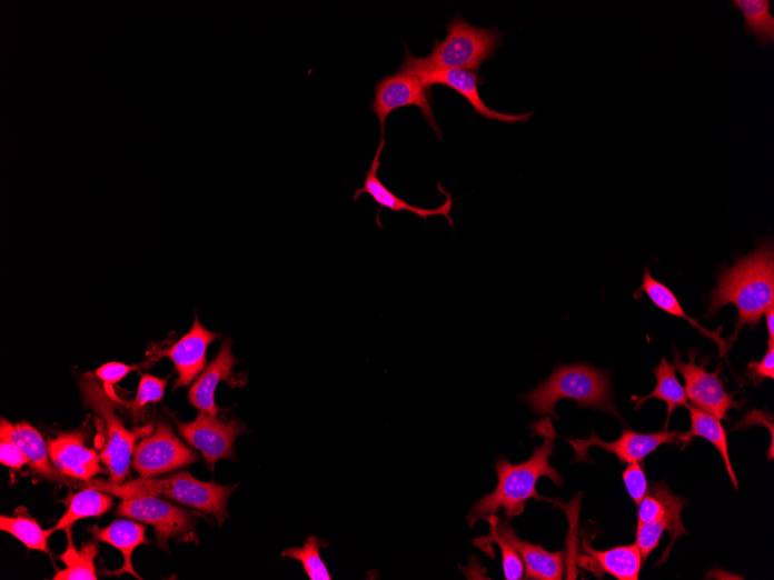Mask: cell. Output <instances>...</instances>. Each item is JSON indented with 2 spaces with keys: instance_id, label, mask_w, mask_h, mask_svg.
Segmentation results:
<instances>
[{
  "instance_id": "cell-1",
  "label": "cell",
  "mask_w": 774,
  "mask_h": 580,
  "mask_svg": "<svg viewBox=\"0 0 774 580\" xmlns=\"http://www.w3.org/2000/svg\"><path fill=\"white\" fill-rule=\"evenodd\" d=\"M535 432L544 437L543 444L534 450L533 457L528 461L513 464L505 458H499L495 462L497 474V487L474 506L467 516L469 528H474L480 519L504 511L506 520L520 516L528 501L542 497L537 491V483L540 478H548L558 488L564 486V479L555 467L549 463V458L556 450L557 433L553 429L552 422L546 419L538 424H534Z\"/></svg>"
},
{
  "instance_id": "cell-2",
  "label": "cell",
  "mask_w": 774,
  "mask_h": 580,
  "mask_svg": "<svg viewBox=\"0 0 774 580\" xmlns=\"http://www.w3.org/2000/svg\"><path fill=\"white\" fill-rule=\"evenodd\" d=\"M728 303L736 307L738 318L727 351L743 326L755 328L765 312L774 307V247L771 239L762 241L752 254L738 258L733 267L723 268L711 296L706 319L717 316Z\"/></svg>"
},
{
  "instance_id": "cell-3",
  "label": "cell",
  "mask_w": 774,
  "mask_h": 580,
  "mask_svg": "<svg viewBox=\"0 0 774 580\" xmlns=\"http://www.w3.org/2000/svg\"><path fill=\"white\" fill-rule=\"evenodd\" d=\"M444 41H434L433 51L426 58H414L405 47V58L399 70L424 78L447 70L478 72L484 62L495 60L496 51L504 44V33L497 29H480L459 14L446 26Z\"/></svg>"
},
{
  "instance_id": "cell-4",
  "label": "cell",
  "mask_w": 774,
  "mask_h": 580,
  "mask_svg": "<svg viewBox=\"0 0 774 580\" xmlns=\"http://www.w3.org/2000/svg\"><path fill=\"white\" fill-rule=\"evenodd\" d=\"M522 399L539 417L549 416L558 420L557 403L574 400L578 407L609 412L623 421L614 401L609 376L587 364L558 367Z\"/></svg>"
},
{
  "instance_id": "cell-5",
  "label": "cell",
  "mask_w": 774,
  "mask_h": 580,
  "mask_svg": "<svg viewBox=\"0 0 774 580\" xmlns=\"http://www.w3.org/2000/svg\"><path fill=\"white\" fill-rule=\"evenodd\" d=\"M89 487L115 494L122 500L137 499V497H168L180 504L214 516L219 527H222L229 517L230 496L238 484L227 487L214 481L201 482L188 472H181L163 479L141 478L119 486L95 480L89 483Z\"/></svg>"
},
{
  "instance_id": "cell-6",
  "label": "cell",
  "mask_w": 774,
  "mask_h": 580,
  "mask_svg": "<svg viewBox=\"0 0 774 580\" xmlns=\"http://www.w3.org/2000/svg\"><path fill=\"white\" fill-rule=\"evenodd\" d=\"M82 400L91 407L105 424L106 446L100 454L101 462L108 468L109 483L119 486L129 476L131 457L140 432L128 430L117 416V399L113 386H101L98 378L88 373L80 380Z\"/></svg>"
},
{
  "instance_id": "cell-7",
  "label": "cell",
  "mask_w": 774,
  "mask_h": 580,
  "mask_svg": "<svg viewBox=\"0 0 774 580\" xmlns=\"http://www.w3.org/2000/svg\"><path fill=\"white\" fill-rule=\"evenodd\" d=\"M404 107H417L441 142L440 128L438 127L433 109V96L430 89L420 77L408 71L399 70L391 76H386L377 81L375 98L370 103L371 112L380 123V137H385V124L395 110Z\"/></svg>"
},
{
  "instance_id": "cell-8",
  "label": "cell",
  "mask_w": 774,
  "mask_h": 580,
  "mask_svg": "<svg viewBox=\"0 0 774 580\" xmlns=\"http://www.w3.org/2000/svg\"><path fill=\"white\" fill-rule=\"evenodd\" d=\"M117 514L151 524L157 532V544L165 550H169L168 541L171 538L186 541L196 539V516L157 497L123 500Z\"/></svg>"
},
{
  "instance_id": "cell-9",
  "label": "cell",
  "mask_w": 774,
  "mask_h": 580,
  "mask_svg": "<svg viewBox=\"0 0 774 580\" xmlns=\"http://www.w3.org/2000/svg\"><path fill=\"white\" fill-rule=\"evenodd\" d=\"M198 461L200 457L182 443L168 423L158 422L156 431L135 448L132 467L141 478L149 479Z\"/></svg>"
},
{
  "instance_id": "cell-10",
  "label": "cell",
  "mask_w": 774,
  "mask_h": 580,
  "mask_svg": "<svg viewBox=\"0 0 774 580\" xmlns=\"http://www.w3.org/2000/svg\"><path fill=\"white\" fill-rule=\"evenodd\" d=\"M674 366L685 380L687 399L718 421H728V411L740 409L741 403L734 400L735 393H727L724 382L718 378L723 367H718L715 372H707L705 364L696 363L697 351L688 350L687 363L682 361L677 349H674Z\"/></svg>"
},
{
  "instance_id": "cell-11",
  "label": "cell",
  "mask_w": 774,
  "mask_h": 580,
  "mask_svg": "<svg viewBox=\"0 0 774 580\" xmlns=\"http://www.w3.org/2000/svg\"><path fill=\"white\" fill-rule=\"evenodd\" d=\"M175 421L180 434L190 447L202 453L211 471L217 461L235 459V441L247 432L244 423L238 420L222 422L204 411H200L197 420L190 423Z\"/></svg>"
},
{
  "instance_id": "cell-12",
  "label": "cell",
  "mask_w": 774,
  "mask_h": 580,
  "mask_svg": "<svg viewBox=\"0 0 774 580\" xmlns=\"http://www.w3.org/2000/svg\"><path fill=\"white\" fill-rule=\"evenodd\" d=\"M574 448L576 461L592 462L588 450L598 447L606 452L615 454L621 463L642 462L659 447L665 444H682V433L663 430L656 433H642L624 430L622 437L613 443H606L594 432L589 439L565 438Z\"/></svg>"
},
{
  "instance_id": "cell-13",
  "label": "cell",
  "mask_w": 774,
  "mask_h": 580,
  "mask_svg": "<svg viewBox=\"0 0 774 580\" xmlns=\"http://www.w3.org/2000/svg\"><path fill=\"white\" fill-rule=\"evenodd\" d=\"M218 339L220 336L204 327L196 314L189 333L171 348L157 351L151 361H157L161 357L171 359L179 376L173 387L176 391L181 387H188L204 372L207 366L208 347Z\"/></svg>"
},
{
  "instance_id": "cell-14",
  "label": "cell",
  "mask_w": 774,
  "mask_h": 580,
  "mask_svg": "<svg viewBox=\"0 0 774 580\" xmlns=\"http://www.w3.org/2000/svg\"><path fill=\"white\" fill-rule=\"evenodd\" d=\"M85 434L81 432L62 433L48 441L50 460L63 476L90 482L96 476L103 473L99 464L100 457L85 446Z\"/></svg>"
},
{
  "instance_id": "cell-15",
  "label": "cell",
  "mask_w": 774,
  "mask_h": 580,
  "mask_svg": "<svg viewBox=\"0 0 774 580\" xmlns=\"http://www.w3.org/2000/svg\"><path fill=\"white\" fill-rule=\"evenodd\" d=\"M421 80L430 89L433 86H444L468 101L475 109L477 116L485 120H495L507 124L527 123L535 116L534 112L520 116H510L489 108L479 94V81H483L478 72L468 70H447L428 74Z\"/></svg>"
},
{
  "instance_id": "cell-16",
  "label": "cell",
  "mask_w": 774,
  "mask_h": 580,
  "mask_svg": "<svg viewBox=\"0 0 774 580\" xmlns=\"http://www.w3.org/2000/svg\"><path fill=\"white\" fill-rule=\"evenodd\" d=\"M385 137H380V143L378 146V149L376 151L375 158L371 163V168L369 172L366 176V181L363 188L357 189L354 196V201L356 202L359 197L364 196V193H368L369 197L373 198V200L380 207L385 208L387 210H391L394 212H410L414 214H417L418 217L423 218L425 222H427V219L429 217L434 216H444L449 224L454 227V220L450 217L453 206H454V199L452 198L450 193L441 189L440 184L437 183L438 190L441 193H445L447 197V201L441 204L439 208L436 209H425V208H417L414 206L408 204L405 200L401 198L397 197L395 192H393L389 188H387L379 179L378 177V171L380 168V156L381 152L385 148Z\"/></svg>"
},
{
  "instance_id": "cell-17",
  "label": "cell",
  "mask_w": 774,
  "mask_h": 580,
  "mask_svg": "<svg viewBox=\"0 0 774 580\" xmlns=\"http://www.w3.org/2000/svg\"><path fill=\"white\" fill-rule=\"evenodd\" d=\"M496 530L520 557L525 577L536 580H560L564 576L565 551L549 552L540 544L523 541L507 520L496 519Z\"/></svg>"
},
{
  "instance_id": "cell-18",
  "label": "cell",
  "mask_w": 774,
  "mask_h": 580,
  "mask_svg": "<svg viewBox=\"0 0 774 580\" xmlns=\"http://www.w3.org/2000/svg\"><path fill=\"white\" fill-rule=\"evenodd\" d=\"M238 363L239 359L232 353V341L228 339L220 347L214 361L191 386L188 394L189 403L199 411L216 418L217 413L222 411L215 402L217 386L220 381H226L229 384L234 383L231 380L234 377L232 370Z\"/></svg>"
},
{
  "instance_id": "cell-19",
  "label": "cell",
  "mask_w": 774,
  "mask_h": 580,
  "mask_svg": "<svg viewBox=\"0 0 774 580\" xmlns=\"http://www.w3.org/2000/svg\"><path fill=\"white\" fill-rule=\"evenodd\" d=\"M587 557L584 566L602 578L604 573L619 580H638L644 564L642 552L637 544L618 546L609 550H595L587 541L584 542Z\"/></svg>"
},
{
  "instance_id": "cell-20",
  "label": "cell",
  "mask_w": 774,
  "mask_h": 580,
  "mask_svg": "<svg viewBox=\"0 0 774 580\" xmlns=\"http://www.w3.org/2000/svg\"><path fill=\"white\" fill-rule=\"evenodd\" d=\"M0 434L11 438L22 448L37 474L54 481H64L63 474L51 466L48 446H46L43 437L36 428L27 422L14 426L2 420Z\"/></svg>"
},
{
  "instance_id": "cell-21",
  "label": "cell",
  "mask_w": 774,
  "mask_h": 580,
  "mask_svg": "<svg viewBox=\"0 0 774 580\" xmlns=\"http://www.w3.org/2000/svg\"><path fill=\"white\" fill-rule=\"evenodd\" d=\"M642 293H646L647 297L654 303V306L663 312H666L676 318L684 319L691 324H693L696 329L699 330V333H702L704 337L714 341L717 344L718 350H721V354L725 353V351L727 350V342L721 336L723 327H718V329H716L715 331H710L702 324H699L697 320L688 317L685 313L684 309L681 307V302L675 296V293L665 284H662L661 282L653 279V276L649 272V267H646L645 269L643 284L637 290V292H635V297H641Z\"/></svg>"
},
{
  "instance_id": "cell-22",
  "label": "cell",
  "mask_w": 774,
  "mask_h": 580,
  "mask_svg": "<svg viewBox=\"0 0 774 580\" xmlns=\"http://www.w3.org/2000/svg\"><path fill=\"white\" fill-rule=\"evenodd\" d=\"M96 541H101L113 546L121 550L125 564L118 571H108L106 574H117L130 573L137 579H142L133 570L131 563V557L133 550L141 544H146L149 541L146 539V529L142 524L130 521V520H117L112 524H109L106 529L93 528L91 530Z\"/></svg>"
},
{
  "instance_id": "cell-23",
  "label": "cell",
  "mask_w": 774,
  "mask_h": 580,
  "mask_svg": "<svg viewBox=\"0 0 774 580\" xmlns=\"http://www.w3.org/2000/svg\"><path fill=\"white\" fill-rule=\"evenodd\" d=\"M687 408L689 411L691 430L682 433V444L685 447L696 437H701L710 441L718 453L722 454L731 481L733 482L735 489H738V483L728 451L727 432L723 427L722 421H718L712 417L711 413L697 408L696 406H687Z\"/></svg>"
},
{
  "instance_id": "cell-24",
  "label": "cell",
  "mask_w": 774,
  "mask_h": 580,
  "mask_svg": "<svg viewBox=\"0 0 774 580\" xmlns=\"http://www.w3.org/2000/svg\"><path fill=\"white\" fill-rule=\"evenodd\" d=\"M676 368L672 364L668 359L662 358L661 362L656 366L654 373L656 377L655 390L646 397H632L635 410L643 407L645 402L649 399H658L666 402L668 406V418L666 423V429L669 426L673 412L679 407H687L688 399L684 387L677 379L675 374Z\"/></svg>"
},
{
  "instance_id": "cell-25",
  "label": "cell",
  "mask_w": 774,
  "mask_h": 580,
  "mask_svg": "<svg viewBox=\"0 0 774 580\" xmlns=\"http://www.w3.org/2000/svg\"><path fill=\"white\" fill-rule=\"evenodd\" d=\"M113 504L115 501L110 493L88 487L71 497L67 513L60 519L57 527L49 530V532L52 534L61 530L67 531L80 519L101 517L112 509Z\"/></svg>"
},
{
  "instance_id": "cell-26",
  "label": "cell",
  "mask_w": 774,
  "mask_h": 580,
  "mask_svg": "<svg viewBox=\"0 0 774 580\" xmlns=\"http://www.w3.org/2000/svg\"><path fill=\"white\" fill-rule=\"evenodd\" d=\"M770 0H732L731 6L743 16L744 31L755 36L762 48L774 43V17Z\"/></svg>"
},
{
  "instance_id": "cell-27",
  "label": "cell",
  "mask_w": 774,
  "mask_h": 580,
  "mask_svg": "<svg viewBox=\"0 0 774 580\" xmlns=\"http://www.w3.org/2000/svg\"><path fill=\"white\" fill-rule=\"evenodd\" d=\"M68 548L61 557L67 569L54 574L53 580H97L95 560L98 544L93 540L78 550L73 543L71 529L67 530Z\"/></svg>"
},
{
  "instance_id": "cell-28",
  "label": "cell",
  "mask_w": 774,
  "mask_h": 580,
  "mask_svg": "<svg viewBox=\"0 0 774 580\" xmlns=\"http://www.w3.org/2000/svg\"><path fill=\"white\" fill-rule=\"evenodd\" d=\"M649 493L654 494L663 504V508H665V516H663L662 521L665 522L667 531H669L671 534V543L666 550L663 551L661 561L657 563V566H659L668 561L671 550L675 544V541L679 537L687 534V530L685 529L681 519L682 511L686 506V500L684 497L672 493L666 480L658 483H653Z\"/></svg>"
},
{
  "instance_id": "cell-29",
  "label": "cell",
  "mask_w": 774,
  "mask_h": 580,
  "mask_svg": "<svg viewBox=\"0 0 774 580\" xmlns=\"http://www.w3.org/2000/svg\"><path fill=\"white\" fill-rule=\"evenodd\" d=\"M0 530L8 532L21 541L27 548L40 550L50 556L48 539L51 533L43 531L40 524L30 517L19 513L11 518H0Z\"/></svg>"
},
{
  "instance_id": "cell-30",
  "label": "cell",
  "mask_w": 774,
  "mask_h": 580,
  "mask_svg": "<svg viewBox=\"0 0 774 580\" xmlns=\"http://www.w3.org/2000/svg\"><path fill=\"white\" fill-rule=\"evenodd\" d=\"M325 544L317 537L311 536L301 548H288L282 552V558L296 560L301 563L304 571L312 580H330L331 576L320 556V548Z\"/></svg>"
},
{
  "instance_id": "cell-31",
  "label": "cell",
  "mask_w": 774,
  "mask_h": 580,
  "mask_svg": "<svg viewBox=\"0 0 774 580\" xmlns=\"http://www.w3.org/2000/svg\"><path fill=\"white\" fill-rule=\"evenodd\" d=\"M497 516L493 514L486 518L490 524V537L479 538L474 541L478 547L489 543H496L503 551L504 573L507 580H519L524 574V564L517 551L499 534L496 530Z\"/></svg>"
},
{
  "instance_id": "cell-32",
  "label": "cell",
  "mask_w": 774,
  "mask_h": 580,
  "mask_svg": "<svg viewBox=\"0 0 774 580\" xmlns=\"http://www.w3.org/2000/svg\"><path fill=\"white\" fill-rule=\"evenodd\" d=\"M168 383L166 379H159L150 374H142L140 386H138L137 394L131 401H121L115 393L118 402L129 408L132 412L141 411L149 403L160 402L165 394V387Z\"/></svg>"
},
{
  "instance_id": "cell-33",
  "label": "cell",
  "mask_w": 774,
  "mask_h": 580,
  "mask_svg": "<svg viewBox=\"0 0 774 580\" xmlns=\"http://www.w3.org/2000/svg\"><path fill=\"white\" fill-rule=\"evenodd\" d=\"M622 477L632 501L638 507L648 493V481L642 462L628 463Z\"/></svg>"
},
{
  "instance_id": "cell-34",
  "label": "cell",
  "mask_w": 774,
  "mask_h": 580,
  "mask_svg": "<svg viewBox=\"0 0 774 580\" xmlns=\"http://www.w3.org/2000/svg\"><path fill=\"white\" fill-rule=\"evenodd\" d=\"M666 530V524L663 521L638 522L637 542H635V544L638 546L644 562L649 558L655 548L658 547L662 534Z\"/></svg>"
},
{
  "instance_id": "cell-35",
  "label": "cell",
  "mask_w": 774,
  "mask_h": 580,
  "mask_svg": "<svg viewBox=\"0 0 774 580\" xmlns=\"http://www.w3.org/2000/svg\"><path fill=\"white\" fill-rule=\"evenodd\" d=\"M0 438H2V441H0V462L18 469V471L23 464L29 463V458H27L22 448L14 440L2 434H0Z\"/></svg>"
},
{
  "instance_id": "cell-36",
  "label": "cell",
  "mask_w": 774,
  "mask_h": 580,
  "mask_svg": "<svg viewBox=\"0 0 774 580\" xmlns=\"http://www.w3.org/2000/svg\"><path fill=\"white\" fill-rule=\"evenodd\" d=\"M746 376L760 384L765 379H774V346H767V351L758 362H751Z\"/></svg>"
},
{
  "instance_id": "cell-37",
  "label": "cell",
  "mask_w": 774,
  "mask_h": 580,
  "mask_svg": "<svg viewBox=\"0 0 774 580\" xmlns=\"http://www.w3.org/2000/svg\"><path fill=\"white\" fill-rule=\"evenodd\" d=\"M138 366L129 367L122 363H107L99 368L96 377L107 386H115L125 379L130 372L138 370Z\"/></svg>"
},
{
  "instance_id": "cell-38",
  "label": "cell",
  "mask_w": 774,
  "mask_h": 580,
  "mask_svg": "<svg viewBox=\"0 0 774 580\" xmlns=\"http://www.w3.org/2000/svg\"><path fill=\"white\" fill-rule=\"evenodd\" d=\"M665 516V508L652 493H647L638 506V522L662 521Z\"/></svg>"
},
{
  "instance_id": "cell-39",
  "label": "cell",
  "mask_w": 774,
  "mask_h": 580,
  "mask_svg": "<svg viewBox=\"0 0 774 580\" xmlns=\"http://www.w3.org/2000/svg\"><path fill=\"white\" fill-rule=\"evenodd\" d=\"M764 316L768 331L767 346H774V307H771Z\"/></svg>"
}]
</instances>
